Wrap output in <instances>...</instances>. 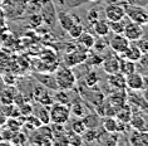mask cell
<instances>
[{
    "mask_svg": "<svg viewBox=\"0 0 148 146\" xmlns=\"http://www.w3.org/2000/svg\"><path fill=\"white\" fill-rule=\"evenodd\" d=\"M54 78L59 89L70 91L72 88H74L75 76H74L73 71L70 69V67H60V68H58L54 74Z\"/></svg>",
    "mask_w": 148,
    "mask_h": 146,
    "instance_id": "cell-1",
    "label": "cell"
},
{
    "mask_svg": "<svg viewBox=\"0 0 148 146\" xmlns=\"http://www.w3.org/2000/svg\"><path fill=\"white\" fill-rule=\"evenodd\" d=\"M70 104H63V103H53L49 108V116H50V123H60L64 125L69 121L70 117Z\"/></svg>",
    "mask_w": 148,
    "mask_h": 146,
    "instance_id": "cell-2",
    "label": "cell"
},
{
    "mask_svg": "<svg viewBox=\"0 0 148 146\" xmlns=\"http://www.w3.org/2000/svg\"><path fill=\"white\" fill-rule=\"evenodd\" d=\"M32 144L36 145H53V135H51V129L49 125H42L38 129L33 130L30 136Z\"/></svg>",
    "mask_w": 148,
    "mask_h": 146,
    "instance_id": "cell-3",
    "label": "cell"
},
{
    "mask_svg": "<svg viewBox=\"0 0 148 146\" xmlns=\"http://www.w3.org/2000/svg\"><path fill=\"white\" fill-rule=\"evenodd\" d=\"M124 9H125V15L129 17V19L132 21H136V23H138L140 25L148 24V13L144 8L125 4Z\"/></svg>",
    "mask_w": 148,
    "mask_h": 146,
    "instance_id": "cell-4",
    "label": "cell"
},
{
    "mask_svg": "<svg viewBox=\"0 0 148 146\" xmlns=\"http://www.w3.org/2000/svg\"><path fill=\"white\" fill-rule=\"evenodd\" d=\"M123 35L129 40V42H131V40L136 42V40L140 39L144 35L143 27L140 24L136 23V21H131V23L125 24L124 30H123Z\"/></svg>",
    "mask_w": 148,
    "mask_h": 146,
    "instance_id": "cell-5",
    "label": "cell"
},
{
    "mask_svg": "<svg viewBox=\"0 0 148 146\" xmlns=\"http://www.w3.org/2000/svg\"><path fill=\"white\" fill-rule=\"evenodd\" d=\"M104 14L108 21H116V20H122L125 17V9L124 5L121 4H109L107 5L104 9Z\"/></svg>",
    "mask_w": 148,
    "mask_h": 146,
    "instance_id": "cell-6",
    "label": "cell"
},
{
    "mask_svg": "<svg viewBox=\"0 0 148 146\" xmlns=\"http://www.w3.org/2000/svg\"><path fill=\"white\" fill-rule=\"evenodd\" d=\"M33 96H34L36 102L42 103V104H44V106H51V104L54 103L53 96L49 95V92L44 88L43 84L34 86V87H33Z\"/></svg>",
    "mask_w": 148,
    "mask_h": 146,
    "instance_id": "cell-7",
    "label": "cell"
},
{
    "mask_svg": "<svg viewBox=\"0 0 148 146\" xmlns=\"http://www.w3.org/2000/svg\"><path fill=\"white\" fill-rule=\"evenodd\" d=\"M129 44H131V42H129L123 34H114L113 38L109 40L110 48L118 54H123Z\"/></svg>",
    "mask_w": 148,
    "mask_h": 146,
    "instance_id": "cell-8",
    "label": "cell"
},
{
    "mask_svg": "<svg viewBox=\"0 0 148 146\" xmlns=\"http://www.w3.org/2000/svg\"><path fill=\"white\" fill-rule=\"evenodd\" d=\"M87 59H88V55H87L86 49H77V51L72 52V53L66 54L65 63L68 64L66 67H74V66L82 64V63L86 62Z\"/></svg>",
    "mask_w": 148,
    "mask_h": 146,
    "instance_id": "cell-9",
    "label": "cell"
},
{
    "mask_svg": "<svg viewBox=\"0 0 148 146\" xmlns=\"http://www.w3.org/2000/svg\"><path fill=\"white\" fill-rule=\"evenodd\" d=\"M125 86L131 88L132 91H139V89L144 88V78L142 74L139 73H132L125 77Z\"/></svg>",
    "mask_w": 148,
    "mask_h": 146,
    "instance_id": "cell-10",
    "label": "cell"
},
{
    "mask_svg": "<svg viewBox=\"0 0 148 146\" xmlns=\"http://www.w3.org/2000/svg\"><path fill=\"white\" fill-rule=\"evenodd\" d=\"M103 69H104L106 73L112 74V73H117L119 72V67H121V59L114 57V55H108L107 58H104L102 61Z\"/></svg>",
    "mask_w": 148,
    "mask_h": 146,
    "instance_id": "cell-11",
    "label": "cell"
},
{
    "mask_svg": "<svg viewBox=\"0 0 148 146\" xmlns=\"http://www.w3.org/2000/svg\"><path fill=\"white\" fill-rule=\"evenodd\" d=\"M129 144L134 146H148V132L144 130H133V132L129 136Z\"/></svg>",
    "mask_w": 148,
    "mask_h": 146,
    "instance_id": "cell-12",
    "label": "cell"
},
{
    "mask_svg": "<svg viewBox=\"0 0 148 146\" xmlns=\"http://www.w3.org/2000/svg\"><path fill=\"white\" fill-rule=\"evenodd\" d=\"M103 130V129H102ZM97 141L104 145H117L118 144V132H108V131H98Z\"/></svg>",
    "mask_w": 148,
    "mask_h": 146,
    "instance_id": "cell-13",
    "label": "cell"
},
{
    "mask_svg": "<svg viewBox=\"0 0 148 146\" xmlns=\"http://www.w3.org/2000/svg\"><path fill=\"white\" fill-rule=\"evenodd\" d=\"M33 115H35L43 125H49L50 123L49 110L47 108V106H44L42 103H38L35 107L33 106Z\"/></svg>",
    "mask_w": 148,
    "mask_h": 146,
    "instance_id": "cell-14",
    "label": "cell"
},
{
    "mask_svg": "<svg viewBox=\"0 0 148 146\" xmlns=\"http://www.w3.org/2000/svg\"><path fill=\"white\" fill-rule=\"evenodd\" d=\"M108 83L110 87H113L114 89H125V77L121 72L112 73L108 77Z\"/></svg>",
    "mask_w": 148,
    "mask_h": 146,
    "instance_id": "cell-15",
    "label": "cell"
},
{
    "mask_svg": "<svg viewBox=\"0 0 148 146\" xmlns=\"http://www.w3.org/2000/svg\"><path fill=\"white\" fill-rule=\"evenodd\" d=\"M125 98H127V95H125L124 89H116V92L109 96L108 102L118 110V108H121L124 104Z\"/></svg>",
    "mask_w": 148,
    "mask_h": 146,
    "instance_id": "cell-16",
    "label": "cell"
},
{
    "mask_svg": "<svg viewBox=\"0 0 148 146\" xmlns=\"http://www.w3.org/2000/svg\"><path fill=\"white\" fill-rule=\"evenodd\" d=\"M132 116H133V112L131 110V107H129L128 104H123L121 108H118V111L116 112V116H114V117L117 118V121L128 125L129 121H131V118H132Z\"/></svg>",
    "mask_w": 148,
    "mask_h": 146,
    "instance_id": "cell-17",
    "label": "cell"
},
{
    "mask_svg": "<svg viewBox=\"0 0 148 146\" xmlns=\"http://www.w3.org/2000/svg\"><path fill=\"white\" fill-rule=\"evenodd\" d=\"M93 29H94V33L97 34L98 37H103L106 38L107 35L109 34V23L108 20H104V19H98L97 21L93 23Z\"/></svg>",
    "mask_w": 148,
    "mask_h": 146,
    "instance_id": "cell-18",
    "label": "cell"
},
{
    "mask_svg": "<svg viewBox=\"0 0 148 146\" xmlns=\"http://www.w3.org/2000/svg\"><path fill=\"white\" fill-rule=\"evenodd\" d=\"M142 51L138 48V46H132V44H129L128 48L124 51V53H123V57L125 59H128V61H132V62H138L139 61V58L142 57Z\"/></svg>",
    "mask_w": 148,
    "mask_h": 146,
    "instance_id": "cell-19",
    "label": "cell"
},
{
    "mask_svg": "<svg viewBox=\"0 0 148 146\" xmlns=\"http://www.w3.org/2000/svg\"><path fill=\"white\" fill-rule=\"evenodd\" d=\"M77 40H78V44L83 48V49L88 51V49H92V48H93L94 42H95V38H94V35L89 34V33L83 32L82 35H80L79 38H77Z\"/></svg>",
    "mask_w": 148,
    "mask_h": 146,
    "instance_id": "cell-20",
    "label": "cell"
},
{
    "mask_svg": "<svg viewBox=\"0 0 148 146\" xmlns=\"http://www.w3.org/2000/svg\"><path fill=\"white\" fill-rule=\"evenodd\" d=\"M102 129L108 132H118V121L114 116H106L102 121Z\"/></svg>",
    "mask_w": 148,
    "mask_h": 146,
    "instance_id": "cell-21",
    "label": "cell"
},
{
    "mask_svg": "<svg viewBox=\"0 0 148 146\" xmlns=\"http://www.w3.org/2000/svg\"><path fill=\"white\" fill-rule=\"evenodd\" d=\"M82 118L87 129H98L101 125V116L98 113H89L87 116H83Z\"/></svg>",
    "mask_w": 148,
    "mask_h": 146,
    "instance_id": "cell-22",
    "label": "cell"
},
{
    "mask_svg": "<svg viewBox=\"0 0 148 146\" xmlns=\"http://www.w3.org/2000/svg\"><path fill=\"white\" fill-rule=\"evenodd\" d=\"M58 20H59V24H60V27L64 29L65 32H68L70 27L75 23V20H74V18L72 15H69V14L66 13H59L58 15Z\"/></svg>",
    "mask_w": 148,
    "mask_h": 146,
    "instance_id": "cell-23",
    "label": "cell"
},
{
    "mask_svg": "<svg viewBox=\"0 0 148 146\" xmlns=\"http://www.w3.org/2000/svg\"><path fill=\"white\" fill-rule=\"evenodd\" d=\"M35 78L40 82V84H44L48 88H58L54 76H50V74H36Z\"/></svg>",
    "mask_w": 148,
    "mask_h": 146,
    "instance_id": "cell-24",
    "label": "cell"
},
{
    "mask_svg": "<svg viewBox=\"0 0 148 146\" xmlns=\"http://www.w3.org/2000/svg\"><path fill=\"white\" fill-rule=\"evenodd\" d=\"M97 136H98V129H86L80 134V137L86 144H92V142L97 141Z\"/></svg>",
    "mask_w": 148,
    "mask_h": 146,
    "instance_id": "cell-25",
    "label": "cell"
},
{
    "mask_svg": "<svg viewBox=\"0 0 148 146\" xmlns=\"http://www.w3.org/2000/svg\"><path fill=\"white\" fill-rule=\"evenodd\" d=\"M119 72L123 74L124 77H127V76H129V74L134 73L136 72V64H134V62L128 61V59H125V61H121Z\"/></svg>",
    "mask_w": 148,
    "mask_h": 146,
    "instance_id": "cell-26",
    "label": "cell"
},
{
    "mask_svg": "<svg viewBox=\"0 0 148 146\" xmlns=\"http://www.w3.org/2000/svg\"><path fill=\"white\" fill-rule=\"evenodd\" d=\"M129 125L132 126L133 130H137V131H143L144 127H146V121L142 116L139 115H133L131 121H129Z\"/></svg>",
    "mask_w": 148,
    "mask_h": 146,
    "instance_id": "cell-27",
    "label": "cell"
},
{
    "mask_svg": "<svg viewBox=\"0 0 148 146\" xmlns=\"http://www.w3.org/2000/svg\"><path fill=\"white\" fill-rule=\"evenodd\" d=\"M53 101L55 103H63V104H69L70 103V97L65 89H60L53 96Z\"/></svg>",
    "mask_w": 148,
    "mask_h": 146,
    "instance_id": "cell-28",
    "label": "cell"
},
{
    "mask_svg": "<svg viewBox=\"0 0 148 146\" xmlns=\"http://www.w3.org/2000/svg\"><path fill=\"white\" fill-rule=\"evenodd\" d=\"M109 23V30L113 33V34H123L124 30V21L122 20H116V21H108Z\"/></svg>",
    "mask_w": 148,
    "mask_h": 146,
    "instance_id": "cell-29",
    "label": "cell"
},
{
    "mask_svg": "<svg viewBox=\"0 0 148 146\" xmlns=\"http://www.w3.org/2000/svg\"><path fill=\"white\" fill-rule=\"evenodd\" d=\"M4 125L6 126V129H9L13 132H16V131H20L21 127H23V122H20L19 120H16V117H10L9 120H6Z\"/></svg>",
    "mask_w": 148,
    "mask_h": 146,
    "instance_id": "cell-30",
    "label": "cell"
},
{
    "mask_svg": "<svg viewBox=\"0 0 148 146\" xmlns=\"http://www.w3.org/2000/svg\"><path fill=\"white\" fill-rule=\"evenodd\" d=\"M65 135H66V140H68V145H82L83 144V140L79 134H75L74 131L70 130V131H66Z\"/></svg>",
    "mask_w": 148,
    "mask_h": 146,
    "instance_id": "cell-31",
    "label": "cell"
},
{
    "mask_svg": "<svg viewBox=\"0 0 148 146\" xmlns=\"http://www.w3.org/2000/svg\"><path fill=\"white\" fill-rule=\"evenodd\" d=\"M83 32H84V28H83L82 24L80 23H74L68 30V34L70 35V38L77 39V38H79V37L82 35Z\"/></svg>",
    "mask_w": 148,
    "mask_h": 146,
    "instance_id": "cell-32",
    "label": "cell"
},
{
    "mask_svg": "<svg viewBox=\"0 0 148 146\" xmlns=\"http://www.w3.org/2000/svg\"><path fill=\"white\" fill-rule=\"evenodd\" d=\"M70 125H72V131H74L75 134H79V135L87 129L86 125H84V122H83L82 117H77L75 120H73Z\"/></svg>",
    "mask_w": 148,
    "mask_h": 146,
    "instance_id": "cell-33",
    "label": "cell"
},
{
    "mask_svg": "<svg viewBox=\"0 0 148 146\" xmlns=\"http://www.w3.org/2000/svg\"><path fill=\"white\" fill-rule=\"evenodd\" d=\"M99 81L98 78V74L94 72V71H92V72H88L86 74V77H84V82H86V84L88 87H94V86H97Z\"/></svg>",
    "mask_w": 148,
    "mask_h": 146,
    "instance_id": "cell-34",
    "label": "cell"
},
{
    "mask_svg": "<svg viewBox=\"0 0 148 146\" xmlns=\"http://www.w3.org/2000/svg\"><path fill=\"white\" fill-rule=\"evenodd\" d=\"M70 112H73L77 117H83L86 111H84V106H82V103L75 102V103L72 104V107H70Z\"/></svg>",
    "mask_w": 148,
    "mask_h": 146,
    "instance_id": "cell-35",
    "label": "cell"
},
{
    "mask_svg": "<svg viewBox=\"0 0 148 146\" xmlns=\"http://www.w3.org/2000/svg\"><path fill=\"white\" fill-rule=\"evenodd\" d=\"M12 142L13 144H25L27 142V135L20 132V131H16L12 137Z\"/></svg>",
    "mask_w": 148,
    "mask_h": 146,
    "instance_id": "cell-36",
    "label": "cell"
},
{
    "mask_svg": "<svg viewBox=\"0 0 148 146\" xmlns=\"http://www.w3.org/2000/svg\"><path fill=\"white\" fill-rule=\"evenodd\" d=\"M107 46H108V44H107V42H104V40H103V37H99L98 40L95 39L93 48H94V49L97 51V52H102L103 49H106Z\"/></svg>",
    "mask_w": 148,
    "mask_h": 146,
    "instance_id": "cell-37",
    "label": "cell"
},
{
    "mask_svg": "<svg viewBox=\"0 0 148 146\" xmlns=\"http://www.w3.org/2000/svg\"><path fill=\"white\" fill-rule=\"evenodd\" d=\"M87 19L89 23L93 24L94 21H97L99 19V12L97 9H90L89 12H88V17H87Z\"/></svg>",
    "mask_w": 148,
    "mask_h": 146,
    "instance_id": "cell-38",
    "label": "cell"
},
{
    "mask_svg": "<svg viewBox=\"0 0 148 146\" xmlns=\"http://www.w3.org/2000/svg\"><path fill=\"white\" fill-rule=\"evenodd\" d=\"M138 48L142 51V53H148V40L143 39V37L140 39H138Z\"/></svg>",
    "mask_w": 148,
    "mask_h": 146,
    "instance_id": "cell-39",
    "label": "cell"
},
{
    "mask_svg": "<svg viewBox=\"0 0 148 146\" xmlns=\"http://www.w3.org/2000/svg\"><path fill=\"white\" fill-rule=\"evenodd\" d=\"M138 62H140V64H142L143 67H148V53L142 54V57L139 58Z\"/></svg>",
    "mask_w": 148,
    "mask_h": 146,
    "instance_id": "cell-40",
    "label": "cell"
},
{
    "mask_svg": "<svg viewBox=\"0 0 148 146\" xmlns=\"http://www.w3.org/2000/svg\"><path fill=\"white\" fill-rule=\"evenodd\" d=\"M140 110H142L143 112H144V113H146V115H148V102H146V101H142V103H140Z\"/></svg>",
    "mask_w": 148,
    "mask_h": 146,
    "instance_id": "cell-41",
    "label": "cell"
},
{
    "mask_svg": "<svg viewBox=\"0 0 148 146\" xmlns=\"http://www.w3.org/2000/svg\"><path fill=\"white\" fill-rule=\"evenodd\" d=\"M142 98L146 101V102H148V87L143 88V93H142Z\"/></svg>",
    "mask_w": 148,
    "mask_h": 146,
    "instance_id": "cell-42",
    "label": "cell"
},
{
    "mask_svg": "<svg viewBox=\"0 0 148 146\" xmlns=\"http://www.w3.org/2000/svg\"><path fill=\"white\" fill-rule=\"evenodd\" d=\"M6 87V84L4 83V81H3V78L0 77V93H1L3 91H4V88Z\"/></svg>",
    "mask_w": 148,
    "mask_h": 146,
    "instance_id": "cell-43",
    "label": "cell"
},
{
    "mask_svg": "<svg viewBox=\"0 0 148 146\" xmlns=\"http://www.w3.org/2000/svg\"><path fill=\"white\" fill-rule=\"evenodd\" d=\"M3 5V0H0V6H1Z\"/></svg>",
    "mask_w": 148,
    "mask_h": 146,
    "instance_id": "cell-44",
    "label": "cell"
},
{
    "mask_svg": "<svg viewBox=\"0 0 148 146\" xmlns=\"http://www.w3.org/2000/svg\"><path fill=\"white\" fill-rule=\"evenodd\" d=\"M89 1H95V0H89Z\"/></svg>",
    "mask_w": 148,
    "mask_h": 146,
    "instance_id": "cell-45",
    "label": "cell"
},
{
    "mask_svg": "<svg viewBox=\"0 0 148 146\" xmlns=\"http://www.w3.org/2000/svg\"><path fill=\"white\" fill-rule=\"evenodd\" d=\"M0 106H1V104H0Z\"/></svg>",
    "mask_w": 148,
    "mask_h": 146,
    "instance_id": "cell-46",
    "label": "cell"
}]
</instances>
